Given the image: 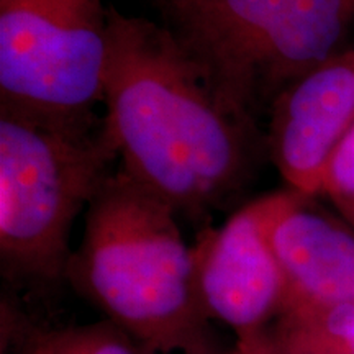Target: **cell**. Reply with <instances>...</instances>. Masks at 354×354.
I'll list each match as a JSON object with an SVG mask.
<instances>
[{"label": "cell", "mask_w": 354, "mask_h": 354, "mask_svg": "<svg viewBox=\"0 0 354 354\" xmlns=\"http://www.w3.org/2000/svg\"><path fill=\"white\" fill-rule=\"evenodd\" d=\"M201 305L210 322L238 342L268 328L286 307V281L266 236L259 198L220 227H207L192 246Z\"/></svg>", "instance_id": "8992f818"}, {"label": "cell", "mask_w": 354, "mask_h": 354, "mask_svg": "<svg viewBox=\"0 0 354 354\" xmlns=\"http://www.w3.org/2000/svg\"><path fill=\"white\" fill-rule=\"evenodd\" d=\"M102 117L136 183L192 220H203L253 183L258 128L221 105L161 24L109 10Z\"/></svg>", "instance_id": "6da1fadb"}, {"label": "cell", "mask_w": 354, "mask_h": 354, "mask_svg": "<svg viewBox=\"0 0 354 354\" xmlns=\"http://www.w3.org/2000/svg\"><path fill=\"white\" fill-rule=\"evenodd\" d=\"M162 26L228 112L258 128L274 100L339 53L354 0H156Z\"/></svg>", "instance_id": "3957f363"}, {"label": "cell", "mask_w": 354, "mask_h": 354, "mask_svg": "<svg viewBox=\"0 0 354 354\" xmlns=\"http://www.w3.org/2000/svg\"><path fill=\"white\" fill-rule=\"evenodd\" d=\"M308 313L344 354H354V302L328 308H292Z\"/></svg>", "instance_id": "7c38bea8"}, {"label": "cell", "mask_w": 354, "mask_h": 354, "mask_svg": "<svg viewBox=\"0 0 354 354\" xmlns=\"http://www.w3.org/2000/svg\"><path fill=\"white\" fill-rule=\"evenodd\" d=\"M104 0H0V107L94 125L109 50Z\"/></svg>", "instance_id": "5b68a950"}, {"label": "cell", "mask_w": 354, "mask_h": 354, "mask_svg": "<svg viewBox=\"0 0 354 354\" xmlns=\"http://www.w3.org/2000/svg\"><path fill=\"white\" fill-rule=\"evenodd\" d=\"M241 354H344L308 313L284 310L268 328L238 342Z\"/></svg>", "instance_id": "30bf717a"}, {"label": "cell", "mask_w": 354, "mask_h": 354, "mask_svg": "<svg viewBox=\"0 0 354 354\" xmlns=\"http://www.w3.org/2000/svg\"><path fill=\"white\" fill-rule=\"evenodd\" d=\"M66 282L151 354H220L177 212L125 171L88 203Z\"/></svg>", "instance_id": "7a4b0ae2"}, {"label": "cell", "mask_w": 354, "mask_h": 354, "mask_svg": "<svg viewBox=\"0 0 354 354\" xmlns=\"http://www.w3.org/2000/svg\"><path fill=\"white\" fill-rule=\"evenodd\" d=\"M118 158L104 120L66 125L0 107V271L8 286L66 282L73 225Z\"/></svg>", "instance_id": "277c9868"}, {"label": "cell", "mask_w": 354, "mask_h": 354, "mask_svg": "<svg viewBox=\"0 0 354 354\" xmlns=\"http://www.w3.org/2000/svg\"><path fill=\"white\" fill-rule=\"evenodd\" d=\"M320 196H326L354 230V125L339 141L325 167Z\"/></svg>", "instance_id": "8fae6325"}, {"label": "cell", "mask_w": 354, "mask_h": 354, "mask_svg": "<svg viewBox=\"0 0 354 354\" xmlns=\"http://www.w3.org/2000/svg\"><path fill=\"white\" fill-rule=\"evenodd\" d=\"M268 153L290 190L320 196L331 154L354 125V50L339 51L274 100Z\"/></svg>", "instance_id": "52a82bcc"}, {"label": "cell", "mask_w": 354, "mask_h": 354, "mask_svg": "<svg viewBox=\"0 0 354 354\" xmlns=\"http://www.w3.org/2000/svg\"><path fill=\"white\" fill-rule=\"evenodd\" d=\"M230 354H241V353L236 349V351H233V353H230Z\"/></svg>", "instance_id": "4fadbf2b"}, {"label": "cell", "mask_w": 354, "mask_h": 354, "mask_svg": "<svg viewBox=\"0 0 354 354\" xmlns=\"http://www.w3.org/2000/svg\"><path fill=\"white\" fill-rule=\"evenodd\" d=\"M140 344L112 322L41 330L28 335L19 354H141Z\"/></svg>", "instance_id": "9c48e42d"}, {"label": "cell", "mask_w": 354, "mask_h": 354, "mask_svg": "<svg viewBox=\"0 0 354 354\" xmlns=\"http://www.w3.org/2000/svg\"><path fill=\"white\" fill-rule=\"evenodd\" d=\"M302 194L259 197L266 236L286 281V307L354 302V230L310 205Z\"/></svg>", "instance_id": "ba28073f"}]
</instances>
